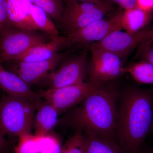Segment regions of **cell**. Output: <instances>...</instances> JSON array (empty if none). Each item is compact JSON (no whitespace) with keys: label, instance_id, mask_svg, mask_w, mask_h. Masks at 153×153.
Listing matches in <instances>:
<instances>
[{"label":"cell","instance_id":"1","mask_svg":"<svg viewBox=\"0 0 153 153\" xmlns=\"http://www.w3.org/2000/svg\"><path fill=\"white\" fill-rule=\"evenodd\" d=\"M153 129V88L131 86L120 93L117 138L126 153H139Z\"/></svg>","mask_w":153,"mask_h":153},{"label":"cell","instance_id":"2","mask_svg":"<svg viewBox=\"0 0 153 153\" xmlns=\"http://www.w3.org/2000/svg\"><path fill=\"white\" fill-rule=\"evenodd\" d=\"M120 93L104 83L91 91L73 113L71 120L76 130L117 141Z\"/></svg>","mask_w":153,"mask_h":153},{"label":"cell","instance_id":"3","mask_svg":"<svg viewBox=\"0 0 153 153\" xmlns=\"http://www.w3.org/2000/svg\"><path fill=\"white\" fill-rule=\"evenodd\" d=\"M41 100L3 95L0 101V135L20 138L32 134L34 117Z\"/></svg>","mask_w":153,"mask_h":153},{"label":"cell","instance_id":"4","mask_svg":"<svg viewBox=\"0 0 153 153\" xmlns=\"http://www.w3.org/2000/svg\"><path fill=\"white\" fill-rule=\"evenodd\" d=\"M64 9L59 25L66 36L104 18L112 10L110 3L81 2L76 0H63Z\"/></svg>","mask_w":153,"mask_h":153},{"label":"cell","instance_id":"5","mask_svg":"<svg viewBox=\"0 0 153 153\" xmlns=\"http://www.w3.org/2000/svg\"><path fill=\"white\" fill-rule=\"evenodd\" d=\"M53 38L38 31L9 25L0 35V63L10 61L31 47L48 42Z\"/></svg>","mask_w":153,"mask_h":153},{"label":"cell","instance_id":"6","mask_svg":"<svg viewBox=\"0 0 153 153\" xmlns=\"http://www.w3.org/2000/svg\"><path fill=\"white\" fill-rule=\"evenodd\" d=\"M87 55L85 51L80 55L63 59L58 68L48 73L41 82L48 87L47 89L60 88L84 82L89 67Z\"/></svg>","mask_w":153,"mask_h":153},{"label":"cell","instance_id":"7","mask_svg":"<svg viewBox=\"0 0 153 153\" xmlns=\"http://www.w3.org/2000/svg\"><path fill=\"white\" fill-rule=\"evenodd\" d=\"M122 13L97 20L68 36H62V49L73 45L97 43L113 32L122 30Z\"/></svg>","mask_w":153,"mask_h":153},{"label":"cell","instance_id":"8","mask_svg":"<svg viewBox=\"0 0 153 153\" xmlns=\"http://www.w3.org/2000/svg\"><path fill=\"white\" fill-rule=\"evenodd\" d=\"M102 83L88 80L66 87L41 90L38 93L41 98L52 105L60 114L81 102Z\"/></svg>","mask_w":153,"mask_h":153},{"label":"cell","instance_id":"9","mask_svg":"<svg viewBox=\"0 0 153 153\" xmlns=\"http://www.w3.org/2000/svg\"><path fill=\"white\" fill-rule=\"evenodd\" d=\"M91 60L88 67L89 80L105 83L125 73L122 58L113 53L95 47H91Z\"/></svg>","mask_w":153,"mask_h":153},{"label":"cell","instance_id":"10","mask_svg":"<svg viewBox=\"0 0 153 153\" xmlns=\"http://www.w3.org/2000/svg\"><path fill=\"white\" fill-rule=\"evenodd\" d=\"M149 30L144 29L135 33L117 30L111 33L101 41L92 44L123 58L130 53L138 45L146 41Z\"/></svg>","mask_w":153,"mask_h":153},{"label":"cell","instance_id":"11","mask_svg":"<svg viewBox=\"0 0 153 153\" xmlns=\"http://www.w3.org/2000/svg\"><path fill=\"white\" fill-rule=\"evenodd\" d=\"M65 55L59 52L52 58L45 61L15 63L17 66L15 74L29 86L40 83L48 73L56 69L64 59Z\"/></svg>","mask_w":153,"mask_h":153},{"label":"cell","instance_id":"12","mask_svg":"<svg viewBox=\"0 0 153 153\" xmlns=\"http://www.w3.org/2000/svg\"><path fill=\"white\" fill-rule=\"evenodd\" d=\"M0 88L7 95L39 101V94L33 91L16 74L8 71L0 63Z\"/></svg>","mask_w":153,"mask_h":153},{"label":"cell","instance_id":"13","mask_svg":"<svg viewBox=\"0 0 153 153\" xmlns=\"http://www.w3.org/2000/svg\"><path fill=\"white\" fill-rule=\"evenodd\" d=\"M62 36H56L48 42L36 45L9 62H35L49 60L62 49Z\"/></svg>","mask_w":153,"mask_h":153},{"label":"cell","instance_id":"14","mask_svg":"<svg viewBox=\"0 0 153 153\" xmlns=\"http://www.w3.org/2000/svg\"><path fill=\"white\" fill-rule=\"evenodd\" d=\"M59 114L52 105L44 100L41 101L36 109L33 129L35 136L40 138L45 136L57 123Z\"/></svg>","mask_w":153,"mask_h":153},{"label":"cell","instance_id":"15","mask_svg":"<svg viewBox=\"0 0 153 153\" xmlns=\"http://www.w3.org/2000/svg\"><path fill=\"white\" fill-rule=\"evenodd\" d=\"M11 25L19 29L38 31L30 14L31 0H6Z\"/></svg>","mask_w":153,"mask_h":153},{"label":"cell","instance_id":"16","mask_svg":"<svg viewBox=\"0 0 153 153\" xmlns=\"http://www.w3.org/2000/svg\"><path fill=\"white\" fill-rule=\"evenodd\" d=\"M85 153H126L116 141L102 137L90 131H82Z\"/></svg>","mask_w":153,"mask_h":153},{"label":"cell","instance_id":"17","mask_svg":"<svg viewBox=\"0 0 153 153\" xmlns=\"http://www.w3.org/2000/svg\"><path fill=\"white\" fill-rule=\"evenodd\" d=\"M153 12H148L138 7L123 12L121 23L123 29L130 33H135L145 29L151 22Z\"/></svg>","mask_w":153,"mask_h":153},{"label":"cell","instance_id":"18","mask_svg":"<svg viewBox=\"0 0 153 153\" xmlns=\"http://www.w3.org/2000/svg\"><path fill=\"white\" fill-rule=\"evenodd\" d=\"M31 18L37 30H41L52 37L59 36L57 27L49 15L38 6L33 4L30 7Z\"/></svg>","mask_w":153,"mask_h":153},{"label":"cell","instance_id":"19","mask_svg":"<svg viewBox=\"0 0 153 153\" xmlns=\"http://www.w3.org/2000/svg\"><path fill=\"white\" fill-rule=\"evenodd\" d=\"M124 70L137 83L153 84V65L146 60L142 59L131 63Z\"/></svg>","mask_w":153,"mask_h":153},{"label":"cell","instance_id":"20","mask_svg":"<svg viewBox=\"0 0 153 153\" xmlns=\"http://www.w3.org/2000/svg\"><path fill=\"white\" fill-rule=\"evenodd\" d=\"M33 4L43 9L59 24L64 9L63 0H31Z\"/></svg>","mask_w":153,"mask_h":153},{"label":"cell","instance_id":"21","mask_svg":"<svg viewBox=\"0 0 153 153\" xmlns=\"http://www.w3.org/2000/svg\"><path fill=\"white\" fill-rule=\"evenodd\" d=\"M61 153H85V142L82 131L76 130L62 147Z\"/></svg>","mask_w":153,"mask_h":153},{"label":"cell","instance_id":"22","mask_svg":"<svg viewBox=\"0 0 153 153\" xmlns=\"http://www.w3.org/2000/svg\"><path fill=\"white\" fill-rule=\"evenodd\" d=\"M15 149V153H40L38 137L31 134L19 138V142Z\"/></svg>","mask_w":153,"mask_h":153},{"label":"cell","instance_id":"23","mask_svg":"<svg viewBox=\"0 0 153 153\" xmlns=\"http://www.w3.org/2000/svg\"><path fill=\"white\" fill-rule=\"evenodd\" d=\"M38 139L40 153H61L63 146L55 137L47 134Z\"/></svg>","mask_w":153,"mask_h":153},{"label":"cell","instance_id":"24","mask_svg":"<svg viewBox=\"0 0 153 153\" xmlns=\"http://www.w3.org/2000/svg\"><path fill=\"white\" fill-rule=\"evenodd\" d=\"M11 25L6 0H0V35Z\"/></svg>","mask_w":153,"mask_h":153},{"label":"cell","instance_id":"25","mask_svg":"<svg viewBox=\"0 0 153 153\" xmlns=\"http://www.w3.org/2000/svg\"><path fill=\"white\" fill-rule=\"evenodd\" d=\"M115 3L124 9L125 10H130L137 7V0H109Z\"/></svg>","mask_w":153,"mask_h":153},{"label":"cell","instance_id":"26","mask_svg":"<svg viewBox=\"0 0 153 153\" xmlns=\"http://www.w3.org/2000/svg\"><path fill=\"white\" fill-rule=\"evenodd\" d=\"M143 60H146L153 65V44L143 49L140 52Z\"/></svg>","mask_w":153,"mask_h":153},{"label":"cell","instance_id":"27","mask_svg":"<svg viewBox=\"0 0 153 153\" xmlns=\"http://www.w3.org/2000/svg\"><path fill=\"white\" fill-rule=\"evenodd\" d=\"M137 7L144 10L153 12V0H137Z\"/></svg>","mask_w":153,"mask_h":153},{"label":"cell","instance_id":"28","mask_svg":"<svg viewBox=\"0 0 153 153\" xmlns=\"http://www.w3.org/2000/svg\"><path fill=\"white\" fill-rule=\"evenodd\" d=\"M153 43V28L150 29L149 31V36L146 41L141 45L140 48L139 52L142 51L143 49L151 46Z\"/></svg>","mask_w":153,"mask_h":153},{"label":"cell","instance_id":"29","mask_svg":"<svg viewBox=\"0 0 153 153\" xmlns=\"http://www.w3.org/2000/svg\"><path fill=\"white\" fill-rule=\"evenodd\" d=\"M10 146V143L4 137L0 135V153Z\"/></svg>","mask_w":153,"mask_h":153},{"label":"cell","instance_id":"30","mask_svg":"<svg viewBox=\"0 0 153 153\" xmlns=\"http://www.w3.org/2000/svg\"><path fill=\"white\" fill-rule=\"evenodd\" d=\"M0 153H15V149L12 147L11 146L10 147Z\"/></svg>","mask_w":153,"mask_h":153},{"label":"cell","instance_id":"31","mask_svg":"<svg viewBox=\"0 0 153 153\" xmlns=\"http://www.w3.org/2000/svg\"><path fill=\"white\" fill-rule=\"evenodd\" d=\"M76 1L79 2H91L97 4H102V3L105 2H103L102 3H99L97 0H76Z\"/></svg>","mask_w":153,"mask_h":153},{"label":"cell","instance_id":"32","mask_svg":"<svg viewBox=\"0 0 153 153\" xmlns=\"http://www.w3.org/2000/svg\"><path fill=\"white\" fill-rule=\"evenodd\" d=\"M139 153H153V149L144 150L142 148Z\"/></svg>","mask_w":153,"mask_h":153},{"label":"cell","instance_id":"33","mask_svg":"<svg viewBox=\"0 0 153 153\" xmlns=\"http://www.w3.org/2000/svg\"><path fill=\"white\" fill-rule=\"evenodd\" d=\"M97 1L99 3H102L103 2L105 1L104 0H97Z\"/></svg>","mask_w":153,"mask_h":153},{"label":"cell","instance_id":"34","mask_svg":"<svg viewBox=\"0 0 153 153\" xmlns=\"http://www.w3.org/2000/svg\"><path fill=\"white\" fill-rule=\"evenodd\" d=\"M152 44H153V43H152Z\"/></svg>","mask_w":153,"mask_h":153},{"label":"cell","instance_id":"35","mask_svg":"<svg viewBox=\"0 0 153 153\" xmlns=\"http://www.w3.org/2000/svg\"></svg>","mask_w":153,"mask_h":153}]
</instances>
